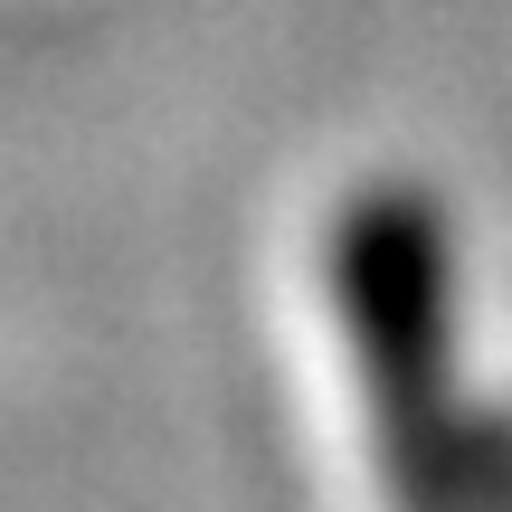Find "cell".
<instances>
[{"label": "cell", "instance_id": "6da1fadb", "mask_svg": "<svg viewBox=\"0 0 512 512\" xmlns=\"http://www.w3.org/2000/svg\"><path fill=\"white\" fill-rule=\"evenodd\" d=\"M332 304L370 399V446L399 512L475 503V418L456 408V256L418 181H361L332 219Z\"/></svg>", "mask_w": 512, "mask_h": 512}, {"label": "cell", "instance_id": "7a4b0ae2", "mask_svg": "<svg viewBox=\"0 0 512 512\" xmlns=\"http://www.w3.org/2000/svg\"><path fill=\"white\" fill-rule=\"evenodd\" d=\"M475 503L484 512H512V408L475 418Z\"/></svg>", "mask_w": 512, "mask_h": 512}]
</instances>
